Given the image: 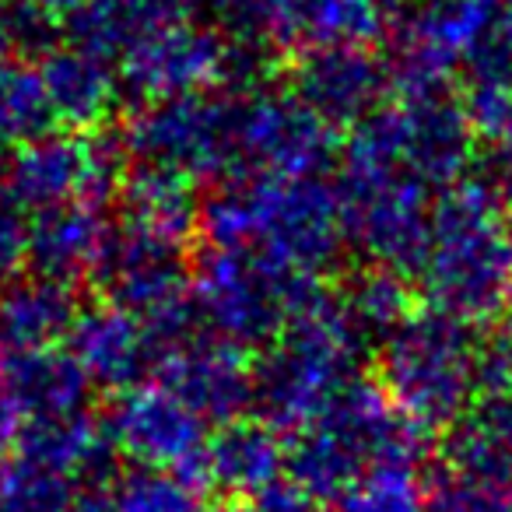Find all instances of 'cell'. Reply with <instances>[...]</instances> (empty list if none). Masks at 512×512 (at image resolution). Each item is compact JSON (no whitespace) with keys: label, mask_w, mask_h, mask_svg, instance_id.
<instances>
[{"label":"cell","mask_w":512,"mask_h":512,"mask_svg":"<svg viewBox=\"0 0 512 512\" xmlns=\"http://www.w3.org/2000/svg\"><path fill=\"white\" fill-rule=\"evenodd\" d=\"M204 246L249 249L316 278L348 242L341 193L316 179H232L200 204Z\"/></svg>","instance_id":"cell-1"},{"label":"cell","mask_w":512,"mask_h":512,"mask_svg":"<svg viewBox=\"0 0 512 512\" xmlns=\"http://www.w3.org/2000/svg\"><path fill=\"white\" fill-rule=\"evenodd\" d=\"M369 348L337 292H313L253 362V411L278 435H302L358 383Z\"/></svg>","instance_id":"cell-2"},{"label":"cell","mask_w":512,"mask_h":512,"mask_svg":"<svg viewBox=\"0 0 512 512\" xmlns=\"http://www.w3.org/2000/svg\"><path fill=\"white\" fill-rule=\"evenodd\" d=\"M512 207L488 179H460L432 207L421 288L432 309L467 327L502 316L512 302Z\"/></svg>","instance_id":"cell-3"},{"label":"cell","mask_w":512,"mask_h":512,"mask_svg":"<svg viewBox=\"0 0 512 512\" xmlns=\"http://www.w3.org/2000/svg\"><path fill=\"white\" fill-rule=\"evenodd\" d=\"M428 432L379 383H351L327 414L288 446V477L320 502L341 498L376 467H414Z\"/></svg>","instance_id":"cell-4"},{"label":"cell","mask_w":512,"mask_h":512,"mask_svg":"<svg viewBox=\"0 0 512 512\" xmlns=\"http://www.w3.org/2000/svg\"><path fill=\"white\" fill-rule=\"evenodd\" d=\"M379 386L425 432L453 428L481 393L474 327L432 306L411 313L379 344Z\"/></svg>","instance_id":"cell-5"},{"label":"cell","mask_w":512,"mask_h":512,"mask_svg":"<svg viewBox=\"0 0 512 512\" xmlns=\"http://www.w3.org/2000/svg\"><path fill=\"white\" fill-rule=\"evenodd\" d=\"M474 137L467 109L449 92L397 95L351 130L344 162L404 176L428 193H446L463 179Z\"/></svg>","instance_id":"cell-6"},{"label":"cell","mask_w":512,"mask_h":512,"mask_svg":"<svg viewBox=\"0 0 512 512\" xmlns=\"http://www.w3.org/2000/svg\"><path fill=\"white\" fill-rule=\"evenodd\" d=\"M193 309L204 330L235 344H271L320 281L249 249L204 246L190 267Z\"/></svg>","instance_id":"cell-7"},{"label":"cell","mask_w":512,"mask_h":512,"mask_svg":"<svg viewBox=\"0 0 512 512\" xmlns=\"http://www.w3.org/2000/svg\"><path fill=\"white\" fill-rule=\"evenodd\" d=\"M242 92H197L148 102L123 127L134 165L172 172L186 183H232L239 169Z\"/></svg>","instance_id":"cell-8"},{"label":"cell","mask_w":512,"mask_h":512,"mask_svg":"<svg viewBox=\"0 0 512 512\" xmlns=\"http://www.w3.org/2000/svg\"><path fill=\"white\" fill-rule=\"evenodd\" d=\"M344 235L372 267L393 274H418L432 239V193L383 169L348 165L341 169Z\"/></svg>","instance_id":"cell-9"},{"label":"cell","mask_w":512,"mask_h":512,"mask_svg":"<svg viewBox=\"0 0 512 512\" xmlns=\"http://www.w3.org/2000/svg\"><path fill=\"white\" fill-rule=\"evenodd\" d=\"M505 0H418L390 46L393 95L449 92L460 64L488 50Z\"/></svg>","instance_id":"cell-10"},{"label":"cell","mask_w":512,"mask_h":512,"mask_svg":"<svg viewBox=\"0 0 512 512\" xmlns=\"http://www.w3.org/2000/svg\"><path fill=\"white\" fill-rule=\"evenodd\" d=\"M123 151L120 141L92 134H46L32 144H22L4 162V183L32 211L64 204L106 207L113 193L123 190Z\"/></svg>","instance_id":"cell-11"},{"label":"cell","mask_w":512,"mask_h":512,"mask_svg":"<svg viewBox=\"0 0 512 512\" xmlns=\"http://www.w3.org/2000/svg\"><path fill=\"white\" fill-rule=\"evenodd\" d=\"M334 158V130L295 92H242L235 179H316Z\"/></svg>","instance_id":"cell-12"},{"label":"cell","mask_w":512,"mask_h":512,"mask_svg":"<svg viewBox=\"0 0 512 512\" xmlns=\"http://www.w3.org/2000/svg\"><path fill=\"white\" fill-rule=\"evenodd\" d=\"M102 428L113 449H120L137 467L151 470H179L197 477L207 449V421L158 379L113 393Z\"/></svg>","instance_id":"cell-13"},{"label":"cell","mask_w":512,"mask_h":512,"mask_svg":"<svg viewBox=\"0 0 512 512\" xmlns=\"http://www.w3.org/2000/svg\"><path fill=\"white\" fill-rule=\"evenodd\" d=\"M123 64V85L148 102L179 99V95L211 92L228 85L232 74V39L197 25L190 15L155 29L134 46Z\"/></svg>","instance_id":"cell-14"},{"label":"cell","mask_w":512,"mask_h":512,"mask_svg":"<svg viewBox=\"0 0 512 512\" xmlns=\"http://www.w3.org/2000/svg\"><path fill=\"white\" fill-rule=\"evenodd\" d=\"M155 379L204 421L218 425L239 421L242 411L253 407V362L246 358V348L211 330H197L172 344L158 362Z\"/></svg>","instance_id":"cell-15"},{"label":"cell","mask_w":512,"mask_h":512,"mask_svg":"<svg viewBox=\"0 0 512 512\" xmlns=\"http://www.w3.org/2000/svg\"><path fill=\"white\" fill-rule=\"evenodd\" d=\"M292 92L330 130L369 120L393 92L390 64L372 46H323L302 53L292 74Z\"/></svg>","instance_id":"cell-16"},{"label":"cell","mask_w":512,"mask_h":512,"mask_svg":"<svg viewBox=\"0 0 512 512\" xmlns=\"http://www.w3.org/2000/svg\"><path fill=\"white\" fill-rule=\"evenodd\" d=\"M67 348L78 358L85 376L92 379V386H106L113 393L155 379L158 362H162L155 334L134 313L109 306V302L81 309L78 323L67 337Z\"/></svg>","instance_id":"cell-17"},{"label":"cell","mask_w":512,"mask_h":512,"mask_svg":"<svg viewBox=\"0 0 512 512\" xmlns=\"http://www.w3.org/2000/svg\"><path fill=\"white\" fill-rule=\"evenodd\" d=\"M246 25L267 46L313 53L323 46H372L383 15L355 0H253Z\"/></svg>","instance_id":"cell-18"},{"label":"cell","mask_w":512,"mask_h":512,"mask_svg":"<svg viewBox=\"0 0 512 512\" xmlns=\"http://www.w3.org/2000/svg\"><path fill=\"white\" fill-rule=\"evenodd\" d=\"M288 446L271 425L264 421H228L207 439L204 460H200V484L218 488L225 495L260 498L285 477Z\"/></svg>","instance_id":"cell-19"},{"label":"cell","mask_w":512,"mask_h":512,"mask_svg":"<svg viewBox=\"0 0 512 512\" xmlns=\"http://www.w3.org/2000/svg\"><path fill=\"white\" fill-rule=\"evenodd\" d=\"M113 218L106 207L64 204L29 214V267L32 274L50 281L88 278L92 281L99 256L106 249Z\"/></svg>","instance_id":"cell-20"},{"label":"cell","mask_w":512,"mask_h":512,"mask_svg":"<svg viewBox=\"0 0 512 512\" xmlns=\"http://www.w3.org/2000/svg\"><path fill=\"white\" fill-rule=\"evenodd\" d=\"M0 379L22 414V425L85 414L92 390V379L85 376L67 344L0 355Z\"/></svg>","instance_id":"cell-21"},{"label":"cell","mask_w":512,"mask_h":512,"mask_svg":"<svg viewBox=\"0 0 512 512\" xmlns=\"http://www.w3.org/2000/svg\"><path fill=\"white\" fill-rule=\"evenodd\" d=\"M81 316L78 295L64 281L29 274L0 288V355L67 344Z\"/></svg>","instance_id":"cell-22"},{"label":"cell","mask_w":512,"mask_h":512,"mask_svg":"<svg viewBox=\"0 0 512 512\" xmlns=\"http://www.w3.org/2000/svg\"><path fill=\"white\" fill-rule=\"evenodd\" d=\"M43 81L46 102L57 123L71 130H88L113 109L120 78L106 60L78 50V46H57L36 64Z\"/></svg>","instance_id":"cell-23"},{"label":"cell","mask_w":512,"mask_h":512,"mask_svg":"<svg viewBox=\"0 0 512 512\" xmlns=\"http://www.w3.org/2000/svg\"><path fill=\"white\" fill-rule=\"evenodd\" d=\"M183 0H88L71 15V46L99 60H123L155 29L186 18Z\"/></svg>","instance_id":"cell-24"},{"label":"cell","mask_w":512,"mask_h":512,"mask_svg":"<svg viewBox=\"0 0 512 512\" xmlns=\"http://www.w3.org/2000/svg\"><path fill=\"white\" fill-rule=\"evenodd\" d=\"M446 467L512 481V390H481L449 428Z\"/></svg>","instance_id":"cell-25"},{"label":"cell","mask_w":512,"mask_h":512,"mask_svg":"<svg viewBox=\"0 0 512 512\" xmlns=\"http://www.w3.org/2000/svg\"><path fill=\"white\" fill-rule=\"evenodd\" d=\"M85 481L15 442L0 460V512H74Z\"/></svg>","instance_id":"cell-26"},{"label":"cell","mask_w":512,"mask_h":512,"mask_svg":"<svg viewBox=\"0 0 512 512\" xmlns=\"http://www.w3.org/2000/svg\"><path fill=\"white\" fill-rule=\"evenodd\" d=\"M348 309L351 323L358 327V334L365 341H379L383 344L407 316L411 309V292L404 285V274L383 271V267H372V271L358 274L344 292H337Z\"/></svg>","instance_id":"cell-27"},{"label":"cell","mask_w":512,"mask_h":512,"mask_svg":"<svg viewBox=\"0 0 512 512\" xmlns=\"http://www.w3.org/2000/svg\"><path fill=\"white\" fill-rule=\"evenodd\" d=\"M106 491L113 512H204V484L179 470L134 467Z\"/></svg>","instance_id":"cell-28"},{"label":"cell","mask_w":512,"mask_h":512,"mask_svg":"<svg viewBox=\"0 0 512 512\" xmlns=\"http://www.w3.org/2000/svg\"><path fill=\"white\" fill-rule=\"evenodd\" d=\"M337 512H432V491L414 467H376L337 498Z\"/></svg>","instance_id":"cell-29"},{"label":"cell","mask_w":512,"mask_h":512,"mask_svg":"<svg viewBox=\"0 0 512 512\" xmlns=\"http://www.w3.org/2000/svg\"><path fill=\"white\" fill-rule=\"evenodd\" d=\"M432 512H512V481L442 467L428 484Z\"/></svg>","instance_id":"cell-30"},{"label":"cell","mask_w":512,"mask_h":512,"mask_svg":"<svg viewBox=\"0 0 512 512\" xmlns=\"http://www.w3.org/2000/svg\"><path fill=\"white\" fill-rule=\"evenodd\" d=\"M463 109L477 137L495 144V151H512V74L474 78Z\"/></svg>","instance_id":"cell-31"},{"label":"cell","mask_w":512,"mask_h":512,"mask_svg":"<svg viewBox=\"0 0 512 512\" xmlns=\"http://www.w3.org/2000/svg\"><path fill=\"white\" fill-rule=\"evenodd\" d=\"M29 260V207L0 179V288L11 285Z\"/></svg>","instance_id":"cell-32"},{"label":"cell","mask_w":512,"mask_h":512,"mask_svg":"<svg viewBox=\"0 0 512 512\" xmlns=\"http://www.w3.org/2000/svg\"><path fill=\"white\" fill-rule=\"evenodd\" d=\"M256 505H260V512H320L323 502L316 495H309L295 477L285 474L271 491L256 498Z\"/></svg>","instance_id":"cell-33"},{"label":"cell","mask_w":512,"mask_h":512,"mask_svg":"<svg viewBox=\"0 0 512 512\" xmlns=\"http://www.w3.org/2000/svg\"><path fill=\"white\" fill-rule=\"evenodd\" d=\"M18 435H22V414H18L8 386H4V379H0V460L11 453V446L18 442Z\"/></svg>","instance_id":"cell-34"},{"label":"cell","mask_w":512,"mask_h":512,"mask_svg":"<svg viewBox=\"0 0 512 512\" xmlns=\"http://www.w3.org/2000/svg\"><path fill=\"white\" fill-rule=\"evenodd\" d=\"M488 183L495 186L505 204L512 207V151H495V172H491Z\"/></svg>","instance_id":"cell-35"},{"label":"cell","mask_w":512,"mask_h":512,"mask_svg":"<svg viewBox=\"0 0 512 512\" xmlns=\"http://www.w3.org/2000/svg\"><path fill=\"white\" fill-rule=\"evenodd\" d=\"M25 4H32V8H39V11H46V15H53V18H60V15L71 18L78 8H85L88 0H25Z\"/></svg>","instance_id":"cell-36"},{"label":"cell","mask_w":512,"mask_h":512,"mask_svg":"<svg viewBox=\"0 0 512 512\" xmlns=\"http://www.w3.org/2000/svg\"><path fill=\"white\" fill-rule=\"evenodd\" d=\"M355 4H362V8H369V11H376V15H390L393 8H400L404 0H355Z\"/></svg>","instance_id":"cell-37"},{"label":"cell","mask_w":512,"mask_h":512,"mask_svg":"<svg viewBox=\"0 0 512 512\" xmlns=\"http://www.w3.org/2000/svg\"><path fill=\"white\" fill-rule=\"evenodd\" d=\"M211 512H260V505H249V502H228V505H218Z\"/></svg>","instance_id":"cell-38"}]
</instances>
